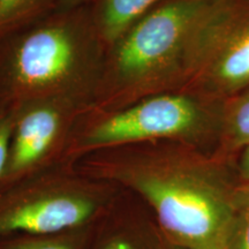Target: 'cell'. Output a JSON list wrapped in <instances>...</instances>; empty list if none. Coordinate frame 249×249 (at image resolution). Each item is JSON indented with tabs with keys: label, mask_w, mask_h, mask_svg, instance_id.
<instances>
[{
	"label": "cell",
	"mask_w": 249,
	"mask_h": 249,
	"mask_svg": "<svg viewBox=\"0 0 249 249\" xmlns=\"http://www.w3.org/2000/svg\"><path fill=\"white\" fill-rule=\"evenodd\" d=\"M179 249H183V248H180V247H179Z\"/></svg>",
	"instance_id": "17"
},
{
	"label": "cell",
	"mask_w": 249,
	"mask_h": 249,
	"mask_svg": "<svg viewBox=\"0 0 249 249\" xmlns=\"http://www.w3.org/2000/svg\"><path fill=\"white\" fill-rule=\"evenodd\" d=\"M52 0H0V38L50 7Z\"/></svg>",
	"instance_id": "10"
},
{
	"label": "cell",
	"mask_w": 249,
	"mask_h": 249,
	"mask_svg": "<svg viewBox=\"0 0 249 249\" xmlns=\"http://www.w3.org/2000/svg\"><path fill=\"white\" fill-rule=\"evenodd\" d=\"M249 85V0H230L182 91L223 103Z\"/></svg>",
	"instance_id": "5"
},
{
	"label": "cell",
	"mask_w": 249,
	"mask_h": 249,
	"mask_svg": "<svg viewBox=\"0 0 249 249\" xmlns=\"http://www.w3.org/2000/svg\"><path fill=\"white\" fill-rule=\"evenodd\" d=\"M163 0H99L96 7V26L108 43H116L140 18Z\"/></svg>",
	"instance_id": "9"
},
{
	"label": "cell",
	"mask_w": 249,
	"mask_h": 249,
	"mask_svg": "<svg viewBox=\"0 0 249 249\" xmlns=\"http://www.w3.org/2000/svg\"><path fill=\"white\" fill-rule=\"evenodd\" d=\"M223 103L187 91L156 93L99 121L87 134L91 147L138 142H180L213 154Z\"/></svg>",
	"instance_id": "4"
},
{
	"label": "cell",
	"mask_w": 249,
	"mask_h": 249,
	"mask_svg": "<svg viewBox=\"0 0 249 249\" xmlns=\"http://www.w3.org/2000/svg\"><path fill=\"white\" fill-rule=\"evenodd\" d=\"M239 178L244 183H249V145L240 152L235 160Z\"/></svg>",
	"instance_id": "13"
},
{
	"label": "cell",
	"mask_w": 249,
	"mask_h": 249,
	"mask_svg": "<svg viewBox=\"0 0 249 249\" xmlns=\"http://www.w3.org/2000/svg\"><path fill=\"white\" fill-rule=\"evenodd\" d=\"M12 249H70L66 245L58 242H35V244H24L15 246Z\"/></svg>",
	"instance_id": "14"
},
{
	"label": "cell",
	"mask_w": 249,
	"mask_h": 249,
	"mask_svg": "<svg viewBox=\"0 0 249 249\" xmlns=\"http://www.w3.org/2000/svg\"><path fill=\"white\" fill-rule=\"evenodd\" d=\"M183 249H227L242 181L234 161L180 142L143 152L120 172Z\"/></svg>",
	"instance_id": "1"
},
{
	"label": "cell",
	"mask_w": 249,
	"mask_h": 249,
	"mask_svg": "<svg viewBox=\"0 0 249 249\" xmlns=\"http://www.w3.org/2000/svg\"><path fill=\"white\" fill-rule=\"evenodd\" d=\"M249 145V85L223 102L222 126L213 155L234 161Z\"/></svg>",
	"instance_id": "8"
},
{
	"label": "cell",
	"mask_w": 249,
	"mask_h": 249,
	"mask_svg": "<svg viewBox=\"0 0 249 249\" xmlns=\"http://www.w3.org/2000/svg\"><path fill=\"white\" fill-rule=\"evenodd\" d=\"M93 211L85 196L57 193L26 200L0 216V231L53 233L80 225Z\"/></svg>",
	"instance_id": "7"
},
{
	"label": "cell",
	"mask_w": 249,
	"mask_h": 249,
	"mask_svg": "<svg viewBox=\"0 0 249 249\" xmlns=\"http://www.w3.org/2000/svg\"><path fill=\"white\" fill-rule=\"evenodd\" d=\"M59 4H60L61 7L64 8H71L74 6L81 4L83 0H58Z\"/></svg>",
	"instance_id": "15"
},
{
	"label": "cell",
	"mask_w": 249,
	"mask_h": 249,
	"mask_svg": "<svg viewBox=\"0 0 249 249\" xmlns=\"http://www.w3.org/2000/svg\"><path fill=\"white\" fill-rule=\"evenodd\" d=\"M15 113L13 136L4 176H14L36 164L50 150L65 124L61 98L26 103Z\"/></svg>",
	"instance_id": "6"
},
{
	"label": "cell",
	"mask_w": 249,
	"mask_h": 249,
	"mask_svg": "<svg viewBox=\"0 0 249 249\" xmlns=\"http://www.w3.org/2000/svg\"><path fill=\"white\" fill-rule=\"evenodd\" d=\"M227 249H249V183L242 182Z\"/></svg>",
	"instance_id": "11"
},
{
	"label": "cell",
	"mask_w": 249,
	"mask_h": 249,
	"mask_svg": "<svg viewBox=\"0 0 249 249\" xmlns=\"http://www.w3.org/2000/svg\"><path fill=\"white\" fill-rule=\"evenodd\" d=\"M71 18L37 27L9 48L0 64L5 97L26 103L65 98L89 71V45Z\"/></svg>",
	"instance_id": "3"
},
{
	"label": "cell",
	"mask_w": 249,
	"mask_h": 249,
	"mask_svg": "<svg viewBox=\"0 0 249 249\" xmlns=\"http://www.w3.org/2000/svg\"><path fill=\"white\" fill-rule=\"evenodd\" d=\"M230 0H163L116 43L112 74L130 95L182 91Z\"/></svg>",
	"instance_id": "2"
},
{
	"label": "cell",
	"mask_w": 249,
	"mask_h": 249,
	"mask_svg": "<svg viewBox=\"0 0 249 249\" xmlns=\"http://www.w3.org/2000/svg\"><path fill=\"white\" fill-rule=\"evenodd\" d=\"M15 117H17V113L14 111L0 113V178L5 174L6 166L8 163Z\"/></svg>",
	"instance_id": "12"
},
{
	"label": "cell",
	"mask_w": 249,
	"mask_h": 249,
	"mask_svg": "<svg viewBox=\"0 0 249 249\" xmlns=\"http://www.w3.org/2000/svg\"><path fill=\"white\" fill-rule=\"evenodd\" d=\"M107 249H132V247L126 242H114L111 246H108Z\"/></svg>",
	"instance_id": "16"
}]
</instances>
